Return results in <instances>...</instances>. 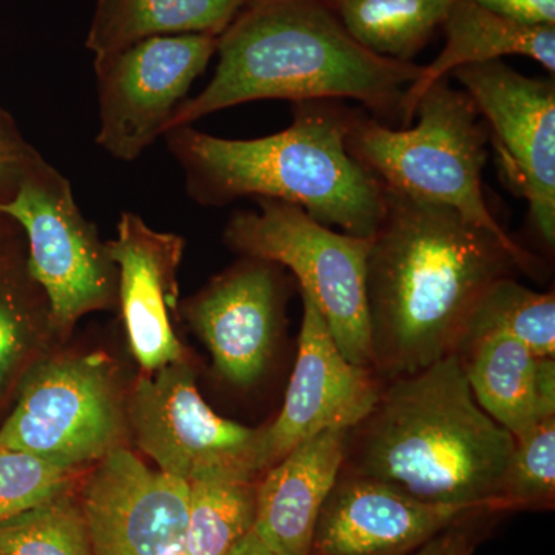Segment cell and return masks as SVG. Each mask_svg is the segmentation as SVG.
<instances>
[{
  "instance_id": "e0dca14e",
  "label": "cell",
  "mask_w": 555,
  "mask_h": 555,
  "mask_svg": "<svg viewBox=\"0 0 555 555\" xmlns=\"http://www.w3.org/2000/svg\"><path fill=\"white\" fill-rule=\"evenodd\" d=\"M347 433L324 430L262 473L251 529L278 554L310 555L318 517L341 476Z\"/></svg>"
},
{
  "instance_id": "7a4b0ae2",
  "label": "cell",
  "mask_w": 555,
  "mask_h": 555,
  "mask_svg": "<svg viewBox=\"0 0 555 555\" xmlns=\"http://www.w3.org/2000/svg\"><path fill=\"white\" fill-rule=\"evenodd\" d=\"M217 54L214 78L179 105L167 131L269 100H356L403 129L404 94L423 68L361 47L324 0H248L219 36Z\"/></svg>"
},
{
  "instance_id": "52a82bcc",
  "label": "cell",
  "mask_w": 555,
  "mask_h": 555,
  "mask_svg": "<svg viewBox=\"0 0 555 555\" xmlns=\"http://www.w3.org/2000/svg\"><path fill=\"white\" fill-rule=\"evenodd\" d=\"M0 214L27 238L28 272L49 301L54 337L68 338L80 318L118 306V266L107 241L83 217L68 179L42 155Z\"/></svg>"
},
{
  "instance_id": "ba28073f",
  "label": "cell",
  "mask_w": 555,
  "mask_h": 555,
  "mask_svg": "<svg viewBox=\"0 0 555 555\" xmlns=\"http://www.w3.org/2000/svg\"><path fill=\"white\" fill-rule=\"evenodd\" d=\"M127 427L118 372L104 353L40 358L22 378L0 448L76 470L124 448Z\"/></svg>"
},
{
  "instance_id": "1f68e13d",
  "label": "cell",
  "mask_w": 555,
  "mask_h": 555,
  "mask_svg": "<svg viewBox=\"0 0 555 555\" xmlns=\"http://www.w3.org/2000/svg\"><path fill=\"white\" fill-rule=\"evenodd\" d=\"M20 232V225H17L13 219H10L9 217H5V215L0 214V255L9 251L5 250V244L11 240L16 238V235Z\"/></svg>"
},
{
  "instance_id": "277c9868",
  "label": "cell",
  "mask_w": 555,
  "mask_h": 555,
  "mask_svg": "<svg viewBox=\"0 0 555 555\" xmlns=\"http://www.w3.org/2000/svg\"><path fill=\"white\" fill-rule=\"evenodd\" d=\"M352 115L343 101H299L291 126L269 137L225 139L184 126L163 138L201 207L283 201L320 224L371 238L385 217L386 190L347 152Z\"/></svg>"
},
{
  "instance_id": "603a6c76",
  "label": "cell",
  "mask_w": 555,
  "mask_h": 555,
  "mask_svg": "<svg viewBox=\"0 0 555 555\" xmlns=\"http://www.w3.org/2000/svg\"><path fill=\"white\" fill-rule=\"evenodd\" d=\"M54 337L49 301L20 251L0 255V396Z\"/></svg>"
},
{
  "instance_id": "d4e9b609",
  "label": "cell",
  "mask_w": 555,
  "mask_h": 555,
  "mask_svg": "<svg viewBox=\"0 0 555 555\" xmlns=\"http://www.w3.org/2000/svg\"><path fill=\"white\" fill-rule=\"evenodd\" d=\"M0 555H94L80 500L65 489L0 524Z\"/></svg>"
},
{
  "instance_id": "4fadbf2b",
  "label": "cell",
  "mask_w": 555,
  "mask_h": 555,
  "mask_svg": "<svg viewBox=\"0 0 555 555\" xmlns=\"http://www.w3.org/2000/svg\"><path fill=\"white\" fill-rule=\"evenodd\" d=\"M94 555H185L189 483L129 449L96 463L80 494Z\"/></svg>"
},
{
  "instance_id": "ac0fdd59",
  "label": "cell",
  "mask_w": 555,
  "mask_h": 555,
  "mask_svg": "<svg viewBox=\"0 0 555 555\" xmlns=\"http://www.w3.org/2000/svg\"><path fill=\"white\" fill-rule=\"evenodd\" d=\"M478 406L514 438L555 416V360L507 335H486L455 353Z\"/></svg>"
},
{
  "instance_id": "2e32d148",
  "label": "cell",
  "mask_w": 555,
  "mask_h": 555,
  "mask_svg": "<svg viewBox=\"0 0 555 555\" xmlns=\"http://www.w3.org/2000/svg\"><path fill=\"white\" fill-rule=\"evenodd\" d=\"M478 513L489 511L434 505L374 478L341 474L318 517L310 555H408Z\"/></svg>"
},
{
  "instance_id": "7402d4cb",
  "label": "cell",
  "mask_w": 555,
  "mask_h": 555,
  "mask_svg": "<svg viewBox=\"0 0 555 555\" xmlns=\"http://www.w3.org/2000/svg\"><path fill=\"white\" fill-rule=\"evenodd\" d=\"M361 47L412 62L447 20L452 0H324Z\"/></svg>"
},
{
  "instance_id": "8992f818",
  "label": "cell",
  "mask_w": 555,
  "mask_h": 555,
  "mask_svg": "<svg viewBox=\"0 0 555 555\" xmlns=\"http://www.w3.org/2000/svg\"><path fill=\"white\" fill-rule=\"evenodd\" d=\"M257 211H235L222 240L240 257L291 270L326 320L343 356L372 367L366 262L371 238L338 233L305 210L275 199H255Z\"/></svg>"
},
{
  "instance_id": "cb8c5ba5",
  "label": "cell",
  "mask_w": 555,
  "mask_h": 555,
  "mask_svg": "<svg viewBox=\"0 0 555 555\" xmlns=\"http://www.w3.org/2000/svg\"><path fill=\"white\" fill-rule=\"evenodd\" d=\"M507 335L539 357H555L554 292L532 291L516 278L492 284L467 318L455 352L486 335Z\"/></svg>"
},
{
  "instance_id": "9c48e42d",
  "label": "cell",
  "mask_w": 555,
  "mask_h": 555,
  "mask_svg": "<svg viewBox=\"0 0 555 555\" xmlns=\"http://www.w3.org/2000/svg\"><path fill=\"white\" fill-rule=\"evenodd\" d=\"M217 49L218 36H158L94 61L98 145L112 158L137 160L164 137Z\"/></svg>"
},
{
  "instance_id": "484cf974",
  "label": "cell",
  "mask_w": 555,
  "mask_h": 555,
  "mask_svg": "<svg viewBox=\"0 0 555 555\" xmlns=\"http://www.w3.org/2000/svg\"><path fill=\"white\" fill-rule=\"evenodd\" d=\"M555 496V416L516 438L496 509L551 506Z\"/></svg>"
},
{
  "instance_id": "30bf717a",
  "label": "cell",
  "mask_w": 555,
  "mask_h": 555,
  "mask_svg": "<svg viewBox=\"0 0 555 555\" xmlns=\"http://www.w3.org/2000/svg\"><path fill=\"white\" fill-rule=\"evenodd\" d=\"M127 422L138 448L160 473L189 481L208 467L235 466L259 476L261 427L214 412L201 397L188 360L142 372L127 401Z\"/></svg>"
},
{
  "instance_id": "83f0119b",
  "label": "cell",
  "mask_w": 555,
  "mask_h": 555,
  "mask_svg": "<svg viewBox=\"0 0 555 555\" xmlns=\"http://www.w3.org/2000/svg\"><path fill=\"white\" fill-rule=\"evenodd\" d=\"M39 155L22 138L13 119L0 109V206L16 195L22 179Z\"/></svg>"
},
{
  "instance_id": "ffe728a7",
  "label": "cell",
  "mask_w": 555,
  "mask_h": 555,
  "mask_svg": "<svg viewBox=\"0 0 555 555\" xmlns=\"http://www.w3.org/2000/svg\"><path fill=\"white\" fill-rule=\"evenodd\" d=\"M248 0H98L87 49L94 61L158 36H221Z\"/></svg>"
},
{
  "instance_id": "4316f807",
  "label": "cell",
  "mask_w": 555,
  "mask_h": 555,
  "mask_svg": "<svg viewBox=\"0 0 555 555\" xmlns=\"http://www.w3.org/2000/svg\"><path fill=\"white\" fill-rule=\"evenodd\" d=\"M76 470L0 448V524L68 489Z\"/></svg>"
},
{
  "instance_id": "5b68a950",
  "label": "cell",
  "mask_w": 555,
  "mask_h": 555,
  "mask_svg": "<svg viewBox=\"0 0 555 555\" xmlns=\"http://www.w3.org/2000/svg\"><path fill=\"white\" fill-rule=\"evenodd\" d=\"M415 116V127L397 130L353 108L347 152L383 188L452 208L517 254L534 257L486 203L481 175L491 137L469 94L449 86L448 78L437 80L416 104Z\"/></svg>"
},
{
  "instance_id": "3957f363",
  "label": "cell",
  "mask_w": 555,
  "mask_h": 555,
  "mask_svg": "<svg viewBox=\"0 0 555 555\" xmlns=\"http://www.w3.org/2000/svg\"><path fill=\"white\" fill-rule=\"evenodd\" d=\"M514 447L516 438L478 406L452 353L383 385L371 414L347 433L341 474L434 505L499 511Z\"/></svg>"
},
{
  "instance_id": "f546056e",
  "label": "cell",
  "mask_w": 555,
  "mask_h": 555,
  "mask_svg": "<svg viewBox=\"0 0 555 555\" xmlns=\"http://www.w3.org/2000/svg\"><path fill=\"white\" fill-rule=\"evenodd\" d=\"M473 516H476V514H473ZM469 517L456 521V524L441 531L440 534L427 540L425 545L420 546L412 555H470L473 553V542H470L469 532L465 529V521Z\"/></svg>"
},
{
  "instance_id": "8fae6325",
  "label": "cell",
  "mask_w": 555,
  "mask_h": 555,
  "mask_svg": "<svg viewBox=\"0 0 555 555\" xmlns=\"http://www.w3.org/2000/svg\"><path fill=\"white\" fill-rule=\"evenodd\" d=\"M449 76L476 104L507 177L528 201L537 233L554 248V79L528 78L500 60L466 65Z\"/></svg>"
},
{
  "instance_id": "4dcf8cb0",
  "label": "cell",
  "mask_w": 555,
  "mask_h": 555,
  "mask_svg": "<svg viewBox=\"0 0 555 555\" xmlns=\"http://www.w3.org/2000/svg\"><path fill=\"white\" fill-rule=\"evenodd\" d=\"M228 555H281L278 554L276 551H273L272 547L266 545L261 539L257 535V532L254 529L246 532L235 545L232 546V550L229 551Z\"/></svg>"
},
{
  "instance_id": "9a60e30c",
  "label": "cell",
  "mask_w": 555,
  "mask_h": 555,
  "mask_svg": "<svg viewBox=\"0 0 555 555\" xmlns=\"http://www.w3.org/2000/svg\"><path fill=\"white\" fill-rule=\"evenodd\" d=\"M107 248L118 266L120 317L141 371L150 374L184 361L175 320L185 240L152 229L139 215L122 211L116 238L107 241Z\"/></svg>"
},
{
  "instance_id": "7c38bea8",
  "label": "cell",
  "mask_w": 555,
  "mask_h": 555,
  "mask_svg": "<svg viewBox=\"0 0 555 555\" xmlns=\"http://www.w3.org/2000/svg\"><path fill=\"white\" fill-rule=\"evenodd\" d=\"M301 298L297 361L280 414L261 427L258 474L324 430H350L360 425L385 385L374 369L357 366L343 356L313 299L302 292Z\"/></svg>"
},
{
  "instance_id": "d6986e66",
  "label": "cell",
  "mask_w": 555,
  "mask_h": 555,
  "mask_svg": "<svg viewBox=\"0 0 555 555\" xmlns=\"http://www.w3.org/2000/svg\"><path fill=\"white\" fill-rule=\"evenodd\" d=\"M447 43L433 64L422 68L418 79L406 90L403 129L411 127L415 108L425 91L454 69L483 64L503 56H526L539 62L551 75L555 72V27H534L506 20L469 2L452 0L443 22Z\"/></svg>"
},
{
  "instance_id": "44dd1931",
  "label": "cell",
  "mask_w": 555,
  "mask_h": 555,
  "mask_svg": "<svg viewBox=\"0 0 555 555\" xmlns=\"http://www.w3.org/2000/svg\"><path fill=\"white\" fill-rule=\"evenodd\" d=\"M257 477L246 467L215 466L190 478L185 555H228L250 531Z\"/></svg>"
},
{
  "instance_id": "6da1fadb",
  "label": "cell",
  "mask_w": 555,
  "mask_h": 555,
  "mask_svg": "<svg viewBox=\"0 0 555 555\" xmlns=\"http://www.w3.org/2000/svg\"><path fill=\"white\" fill-rule=\"evenodd\" d=\"M386 190V211L366 262L372 367L383 382L452 356L492 284L542 262L440 204Z\"/></svg>"
},
{
  "instance_id": "f1b7e54d",
  "label": "cell",
  "mask_w": 555,
  "mask_h": 555,
  "mask_svg": "<svg viewBox=\"0 0 555 555\" xmlns=\"http://www.w3.org/2000/svg\"><path fill=\"white\" fill-rule=\"evenodd\" d=\"M483 9L534 27H555V0H469Z\"/></svg>"
},
{
  "instance_id": "5bb4252c",
  "label": "cell",
  "mask_w": 555,
  "mask_h": 555,
  "mask_svg": "<svg viewBox=\"0 0 555 555\" xmlns=\"http://www.w3.org/2000/svg\"><path fill=\"white\" fill-rule=\"evenodd\" d=\"M283 270L241 257L179 306L218 374L232 385H254L272 360L286 305Z\"/></svg>"
}]
</instances>
